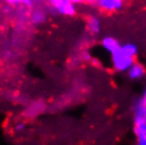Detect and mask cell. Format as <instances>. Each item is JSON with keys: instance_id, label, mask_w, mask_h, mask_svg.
<instances>
[{"instance_id": "cell-1", "label": "cell", "mask_w": 146, "mask_h": 145, "mask_svg": "<svg viewBox=\"0 0 146 145\" xmlns=\"http://www.w3.org/2000/svg\"><path fill=\"white\" fill-rule=\"evenodd\" d=\"M135 63L133 57L126 55L122 50L117 51L115 53L110 55L111 68L117 72H127L129 68Z\"/></svg>"}, {"instance_id": "cell-2", "label": "cell", "mask_w": 146, "mask_h": 145, "mask_svg": "<svg viewBox=\"0 0 146 145\" xmlns=\"http://www.w3.org/2000/svg\"><path fill=\"white\" fill-rule=\"evenodd\" d=\"M52 11L56 14L72 17L76 14V5L73 3L72 0H47Z\"/></svg>"}, {"instance_id": "cell-3", "label": "cell", "mask_w": 146, "mask_h": 145, "mask_svg": "<svg viewBox=\"0 0 146 145\" xmlns=\"http://www.w3.org/2000/svg\"><path fill=\"white\" fill-rule=\"evenodd\" d=\"M94 4L101 11L106 13H114L123 9L125 0H95Z\"/></svg>"}, {"instance_id": "cell-4", "label": "cell", "mask_w": 146, "mask_h": 145, "mask_svg": "<svg viewBox=\"0 0 146 145\" xmlns=\"http://www.w3.org/2000/svg\"><path fill=\"white\" fill-rule=\"evenodd\" d=\"M48 13L44 7H34L30 12V21L34 25H41L47 21Z\"/></svg>"}, {"instance_id": "cell-5", "label": "cell", "mask_w": 146, "mask_h": 145, "mask_svg": "<svg viewBox=\"0 0 146 145\" xmlns=\"http://www.w3.org/2000/svg\"><path fill=\"white\" fill-rule=\"evenodd\" d=\"M121 46L122 45L120 44V41L112 36H105L103 37L102 40H101L102 49L110 55L115 53L117 51L121 50Z\"/></svg>"}, {"instance_id": "cell-6", "label": "cell", "mask_w": 146, "mask_h": 145, "mask_svg": "<svg viewBox=\"0 0 146 145\" xmlns=\"http://www.w3.org/2000/svg\"><path fill=\"white\" fill-rule=\"evenodd\" d=\"M145 74H146V68L141 63H138V62H135L127 71L128 77L131 80H140V78L144 77Z\"/></svg>"}, {"instance_id": "cell-7", "label": "cell", "mask_w": 146, "mask_h": 145, "mask_svg": "<svg viewBox=\"0 0 146 145\" xmlns=\"http://www.w3.org/2000/svg\"><path fill=\"white\" fill-rule=\"evenodd\" d=\"M86 27H87V29L90 34L98 35L101 32L102 23H101V20H100V18L96 15H90L86 19Z\"/></svg>"}, {"instance_id": "cell-8", "label": "cell", "mask_w": 146, "mask_h": 145, "mask_svg": "<svg viewBox=\"0 0 146 145\" xmlns=\"http://www.w3.org/2000/svg\"><path fill=\"white\" fill-rule=\"evenodd\" d=\"M11 7H26L28 9H33L36 5V0H4Z\"/></svg>"}, {"instance_id": "cell-9", "label": "cell", "mask_w": 146, "mask_h": 145, "mask_svg": "<svg viewBox=\"0 0 146 145\" xmlns=\"http://www.w3.org/2000/svg\"><path fill=\"white\" fill-rule=\"evenodd\" d=\"M121 50L124 52L125 54L135 58L138 54V47L132 43H126L121 46Z\"/></svg>"}, {"instance_id": "cell-10", "label": "cell", "mask_w": 146, "mask_h": 145, "mask_svg": "<svg viewBox=\"0 0 146 145\" xmlns=\"http://www.w3.org/2000/svg\"><path fill=\"white\" fill-rule=\"evenodd\" d=\"M82 58H83L84 61H86V62H91V61H92L91 54H90L89 52H87V51L83 52V54H82Z\"/></svg>"}, {"instance_id": "cell-11", "label": "cell", "mask_w": 146, "mask_h": 145, "mask_svg": "<svg viewBox=\"0 0 146 145\" xmlns=\"http://www.w3.org/2000/svg\"><path fill=\"white\" fill-rule=\"evenodd\" d=\"M95 0H72L74 4H82V3H94Z\"/></svg>"}, {"instance_id": "cell-12", "label": "cell", "mask_w": 146, "mask_h": 145, "mask_svg": "<svg viewBox=\"0 0 146 145\" xmlns=\"http://www.w3.org/2000/svg\"><path fill=\"white\" fill-rule=\"evenodd\" d=\"M26 128V124L25 123H19L17 124V125H15V130H17V131H21L23 130Z\"/></svg>"}, {"instance_id": "cell-13", "label": "cell", "mask_w": 146, "mask_h": 145, "mask_svg": "<svg viewBox=\"0 0 146 145\" xmlns=\"http://www.w3.org/2000/svg\"><path fill=\"white\" fill-rule=\"evenodd\" d=\"M140 100H141V102H142V103H143V105L146 106V90L144 91V93H143L142 98H140Z\"/></svg>"}]
</instances>
